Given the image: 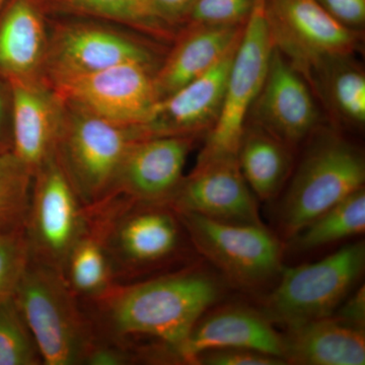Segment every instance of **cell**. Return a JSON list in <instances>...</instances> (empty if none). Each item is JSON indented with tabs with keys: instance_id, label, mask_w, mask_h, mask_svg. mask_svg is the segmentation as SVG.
I'll list each match as a JSON object with an SVG mask.
<instances>
[{
	"instance_id": "1",
	"label": "cell",
	"mask_w": 365,
	"mask_h": 365,
	"mask_svg": "<svg viewBox=\"0 0 365 365\" xmlns=\"http://www.w3.org/2000/svg\"><path fill=\"white\" fill-rule=\"evenodd\" d=\"M218 295L220 288L210 276L187 268L150 279L116 283L97 299L81 302L86 304L83 307L98 341L131 352L134 341L153 340L162 345L160 354L176 357Z\"/></svg>"
},
{
	"instance_id": "2",
	"label": "cell",
	"mask_w": 365,
	"mask_h": 365,
	"mask_svg": "<svg viewBox=\"0 0 365 365\" xmlns=\"http://www.w3.org/2000/svg\"><path fill=\"white\" fill-rule=\"evenodd\" d=\"M86 210L100 228L116 283L167 267L181 254L186 232L169 204L116 196Z\"/></svg>"
},
{
	"instance_id": "3",
	"label": "cell",
	"mask_w": 365,
	"mask_h": 365,
	"mask_svg": "<svg viewBox=\"0 0 365 365\" xmlns=\"http://www.w3.org/2000/svg\"><path fill=\"white\" fill-rule=\"evenodd\" d=\"M14 299L43 364H86L97 333L61 271L30 261Z\"/></svg>"
},
{
	"instance_id": "4",
	"label": "cell",
	"mask_w": 365,
	"mask_h": 365,
	"mask_svg": "<svg viewBox=\"0 0 365 365\" xmlns=\"http://www.w3.org/2000/svg\"><path fill=\"white\" fill-rule=\"evenodd\" d=\"M365 160L336 133L319 135L295 170L280 205L283 235L294 237L328 209L364 188Z\"/></svg>"
},
{
	"instance_id": "5",
	"label": "cell",
	"mask_w": 365,
	"mask_h": 365,
	"mask_svg": "<svg viewBox=\"0 0 365 365\" xmlns=\"http://www.w3.org/2000/svg\"><path fill=\"white\" fill-rule=\"evenodd\" d=\"M63 102L55 157L83 206L93 207L111 194L124 155L140 134Z\"/></svg>"
},
{
	"instance_id": "6",
	"label": "cell",
	"mask_w": 365,
	"mask_h": 365,
	"mask_svg": "<svg viewBox=\"0 0 365 365\" xmlns=\"http://www.w3.org/2000/svg\"><path fill=\"white\" fill-rule=\"evenodd\" d=\"M364 242H355L311 264L281 270L266 302V317L287 329L333 316L359 279Z\"/></svg>"
},
{
	"instance_id": "7",
	"label": "cell",
	"mask_w": 365,
	"mask_h": 365,
	"mask_svg": "<svg viewBox=\"0 0 365 365\" xmlns=\"http://www.w3.org/2000/svg\"><path fill=\"white\" fill-rule=\"evenodd\" d=\"M265 13L274 47L311 85L327 64L360 49V31L343 26L317 0H265Z\"/></svg>"
},
{
	"instance_id": "8",
	"label": "cell",
	"mask_w": 365,
	"mask_h": 365,
	"mask_svg": "<svg viewBox=\"0 0 365 365\" xmlns=\"http://www.w3.org/2000/svg\"><path fill=\"white\" fill-rule=\"evenodd\" d=\"M273 50L265 0H256L228 72L220 116L208 132L197 162L237 155L247 118L263 86Z\"/></svg>"
},
{
	"instance_id": "9",
	"label": "cell",
	"mask_w": 365,
	"mask_h": 365,
	"mask_svg": "<svg viewBox=\"0 0 365 365\" xmlns=\"http://www.w3.org/2000/svg\"><path fill=\"white\" fill-rule=\"evenodd\" d=\"M88 225V211L53 153L34 173L24 235L30 261L63 269Z\"/></svg>"
},
{
	"instance_id": "10",
	"label": "cell",
	"mask_w": 365,
	"mask_h": 365,
	"mask_svg": "<svg viewBox=\"0 0 365 365\" xmlns=\"http://www.w3.org/2000/svg\"><path fill=\"white\" fill-rule=\"evenodd\" d=\"M177 215L197 251L237 287H258L281 272L282 247L264 225L220 222L190 212Z\"/></svg>"
},
{
	"instance_id": "11",
	"label": "cell",
	"mask_w": 365,
	"mask_h": 365,
	"mask_svg": "<svg viewBox=\"0 0 365 365\" xmlns=\"http://www.w3.org/2000/svg\"><path fill=\"white\" fill-rule=\"evenodd\" d=\"M155 49L143 41L105 26H60L49 38L43 76L52 86L122 64L157 71Z\"/></svg>"
},
{
	"instance_id": "12",
	"label": "cell",
	"mask_w": 365,
	"mask_h": 365,
	"mask_svg": "<svg viewBox=\"0 0 365 365\" xmlns=\"http://www.w3.org/2000/svg\"><path fill=\"white\" fill-rule=\"evenodd\" d=\"M140 64H122L52 86L60 97L122 127H139L158 104L153 74Z\"/></svg>"
},
{
	"instance_id": "13",
	"label": "cell",
	"mask_w": 365,
	"mask_h": 365,
	"mask_svg": "<svg viewBox=\"0 0 365 365\" xmlns=\"http://www.w3.org/2000/svg\"><path fill=\"white\" fill-rule=\"evenodd\" d=\"M168 204L177 212L195 213L239 225H264L256 196L242 176L237 155L197 162Z\"/></svg>"
},
{
	"instance_id": "14",
	"label": "cell",
	"mask_w": 365,
	"mask_h": 365,
	"mask_svg": "<svg viewBox=\"0 0 365 365\" xmlns=\"http://www.w3.org/2000/svg\"><path fill=\"white\" fill-rule=\"evenodd\" d=\"M194 140V136L136 139L124 155L108 198L168 204L184 178L182 170Z\"/></svg>"
},
{
	"instance_id": "15",
	"label": "cell",
	"mask_w": 365,
	"mask_h": 365,
	"mask_svg": "<svg viewBox=\"0 0 365 365\" xmlns=\"http://www.w3.org/2000/svg\"><path fill=\"white\" fill-rule=\"evenodd\" d=\"M251 111L255 124L289 146L311 135L319 123L318 108L304 76L275 47Z\"/></svg>"
},
{
	"instance_id": "16",
	"label": "cell",
	"mask_w": 365,
	"mask_h": 365,
	"mask_svg": "<svg viewBox=\"0 0 365 365\" xmlns=\"http://www.w3.org/2000/svg\"><path fill=\"white\" fill-rule=\"evenodd\" d=\"M239 43L200 78L158 102L150 119L136 127L140 136L195 137L205 130L208 133L220 116L228 72Z\"/></svg>"
},
{
	"instance_id": "17",
	"label": "cell",
	"mask_w": 365,
	"mask_h": 365,
	"mask_svg": "<svg viewBox=\"0 0 365 365\" xmlns=\"http://www.w3.org/2000/svg\"><path fill=\"white\" fill-rule=\"evenodd\" d=\"M13 93V153L33 173L55 151L64 102L44 76L9 83Z\"/></svg>"
},
{
	"instance_id": "18",
	"label": "cell",
	"mask_w": 365,
	"mask_h": 365,
	"mask_svg": "<svg viewBox=\"0 0 365 365\" xmlns=\"http://www.w3.org/2000/svg\"><path fill=\"white\" fill-rule=\"evenodd\" d=\"M230 348L256 350L284 359L283 336L274 329L272 322L266 314L240 306L204 314L178 349L176 359L195 364L204 352Z\"/></svg>"
},
{
	"instance_id": "19",
	"label": "cell",
	"mask_w": 365,
	"mask_h": 365,
	"mask_svg": "<svg viewBox=\"0 0 365 365\" xmlns=\"http://www.w3.org/2000/svg\"><path fill=\"white\" fill-rule=\"evenodd\" d=\"M241 26H198L182 28L176 44L153 74L158 102L200 78L237 44Z\"/></svg>"
},
{
	"instance_id": "20",
	"label": "cell",
	"mask_w": 365,
	"mask_h": 365,
	"mask_svg": "<svg viewBox=\"0 0 365 365\" xmlns=\"http://www.w3.org/2000/svg\"><path fill=\"white\" fill-rule=\"evenodd\" d=\"M48 45L35 0H13L0 16V76L11 83L43 76Z\"/></svg>"
},
{
	"instance_id": "21",
	"label": "cell",
	"mask_w": 365,
	"mask_h": 365,
	"mask_svg": "<svg viewBox=\"0 0 365 365\" xmlns=\"http://www.w3.org/2000/svg\"><path fill=\"white\" fill-rule=\"evenodd\" d=\"M287 364L364 365V329L355 328L334 317L288 329L283 336Z\"/></svg>"
},
{
	"instance_id": "22",
	"label": "cell",
	"mask_w": 365,
	"mask_h": 365,
	"mask_svg": "<svg viewBox=\"0 0 365 365\" xmlns=\"http://www.w3.org/2000/svg\"><path fill=\"white\" fill-rule=\"evenodd\" d=\"M237 160L242 176L261 201L278 195L292 167L290 146L257 124L245 128Z\"/></svg>"
},
{
	"instance_id": "23",
	"label": "cell",
	"mask_w": 365,
	"mask_h": 365,
	"mask_svg": "<svg viewBox=\"0 0 365 365\" xmlns=\"http://www.w3.org/2000/svg\"><path fill=\"white\" fill-rule=\"evenodd\" d=\"M62 274L81 300L97 299L116 284L100 228L88 215L85 232L67 257Z\"/></svg>"
},
{
	"instance_id": "24",
	"label": "cell",
	"mask_w": 365,
	"mask_h": 365,
	"mask_svg": "<svg viewBox=\"0 0 365 365\" xmlns=\"http://www.w3.org/2000/svg\"><path fill=\"white\" fill-rule=\"evenodd\" d=\"M334 113L351 126L365 123V74L352 56L333 60L316 78Z\"/></svg>"
},
{
	"instance_id": "25",
	"label": "cell",
	"mask_w": 365,
	"mask_h": 365,
	"mask_svg": "<svg viewBox=\"0 0 365 365\" xmlns=\"http://www.w3.org/2000/svg\"><path fill=\"white\" fill-rule=\"evenodd\" d=\"M64 11L100 16L130 26L155 39L175 41L178 29L158 14L150 0H55Z\"/></svg>"
},
{
	"instance_id": "26",
	"label": "cell",
	"mask_w": 365,
	"mask_h": 365,
	"mask_svg": "<svg viewBox=\"0 0 365 365\" xmlns=\"http://www.w3.org/2000/svg\"><path fill=\"white\" fill-rule=\"evenodd\" d=\"M365 230L364 188L328 209L294 235L297 248L309 251L364 234Z\"/></svg>"
},
{
	"instance_id": "27",
	"label": "cell",
	"mask_w": 365,
	"mask_h": 365,
	"mask_svg": "<svg viewBox=\"0 0 365 365\" xmlns=\"http://www.w3.org/2000/svg\"><path fill=\"white\" fill-rule=\"evenodd\" d=\"M33 177L13 151L0 155V235L24 232Z\"/></svg>"
},
{
	"instance_id": "28",
	"label": "cell",
	"mask_w": 365,
	"mask_h": 365,
	"mask_svg": "<svg viewBox=\"0 0 365 365\" xmlns=\"http://www.w3.org/2000/svg\"><path fill=\"white\" fill-rule=\"evenodd\" d=\"M42 357L14 299L0 304V365H41Z\"/></svg>"
},
{
	"instance_id": "29",
	"label": "cell",
	"mask_w": 365,
	"mask_h": 365,
	"mask_svg": "<svg viewBox=\"0 0 365 365\" xmlns=\"http://www.w3.org/2000/svg\"><path fill=\"white\" fill-rule=\"evenodd\" d=\"M29 263L24 232L0 235V304L13 299Z\"/></svg>"
},
{
	"instance_id": "30",
	"label": "cell",
	"mask_w": 365,
	"mask_h": 365,
	"mask_svg": "<svg viewBox=\"0 0 365 365\" xmlns=\"http://www.w3.org/2000/svg\"><path fill=\"white\" fill-rule=\"evenodd\" d=\"M255 1L196 0L182 26L245 25L253 11Z\"/></svg>"
},
{
	"instance_id": "31",
	"label": "cell",
	"mask_w": 365,
	"mask_h": 365,
	"mask_svg": "<svg viewBox=\"0 0 365 365\" xmlns=\"http://www.w3.org/2000/svg\"><path fill=\"white\" fill-rule=\"evenodd\" d=\"M284 359L251 349L211 350L199 355L195 364L205 365H282Z\"/></svg>"
},
{
	"instance_id": "32",
	"label": "cell",
	"mask_w": 365,
	"mask_h": 365,
	"mask_svg": "<svg viewBox=\"0 0 365 365\" xmlns=\"http://www.w3.org/2000/svg\"><path fill=\"white\" fill-rule=\"evenodd\" d=\"M335 20L352 30L360 31L365 23V0H317Z\"/></svg>"
},
{
	"instance_id": "33",
	"label": "cell",
	"mask_w": 365,
	"mask_h": 365,
	"mask_svg": "<svg viewBox=\"0 0 365 365\" xmlns=\"http://www.w3.org/2000/svg\"><path fill=\"white\" fill-rule=\"evenodd\" d=\"M13 93L9 81L0 76V155L13 151Z\"/></svg>"
},
{
	"instance_id": "34",
	"label": "cell",
	"mask_w": 365,
	"mask_h": 365,
	"mask_svg": "<svg viewBox=\"0 0 365 365\" xmlns=\"http://www.w3.org/2000/svg\"><path fill=\"white\" fill-rule=\"evenodd\" d=\"M333 314L334 318L339 319L346 325L364 329L365 326V289L364 285L359 287L352 297L344 300Z\"/></svg>"
},
{
	"instance_id": "35",
	"label": "cell",
	"mask_w": 365,
	"mask_h": 365,
	"mask_svg": "<svg viewBox=\"0 0 365 365\" xmlns=\"http://www.w3.org/2000/svg\"><path fill=\"white\" fill-rule=\"evenodd\" d=\"M155 11L160 16L175 28L184 26L185 20L188 16L196 0H150Z\"/></svg>"
},
{
	"instance_id": "36",
	"label": "cell",
	"mask_w": 365,
	"mask_h": 365,
	"mask_svg": "<svg viewBox=\"0 0 365 365\" xmlns=\"http://www.w3.org/2000/svg\"><path fill=\"white\" fill-rule=\"evenodd\" d=\"M6 0H0V9L6 4Z\"/></svg>"
},
{
	"instance_id": "37",
	"label": "cell",
	"mask_w": 365,
	"mask_h": 365,
	"mask_svg": "<svg viewBox=\"0 0 365 365\" xmlns=\"http://www.w3.org/2000/svg\"><path fill=\"white\" fill-rule=\"evenodd\" d=\"M53 1H55V0H53Z\"/></svg>"
}]
</instances>
